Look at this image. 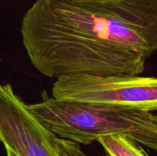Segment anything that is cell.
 Listing matches in <instances>:
<instances>
[{
    "mask_svg": "<svg viewBox=\"0 0 157 156\" xmlns=\"http://www.w3.org/2000/svg\"><path fill=\"white\" fill-rule=\"evenodd\" d=\"M21 34L48 77L140 76L157 49V0H37Z\"/></svg>",
    "mask_w": 157,
    "mask_h": 156,
    "instance_id": "cell-1",
    "label": "cell"
},
{
    "mask_svg": "<svg viewBox=\"0 0 157 156\" xmlns=\"http://www.w3.org/2000/svg\"><path fill=\"white\" fill-rule=\"evenodd\" d=\"M26 106L44 128L62 139L90 145L102 136L122 135L154 151L157 148V117L152 111L52 97Z\"/></svg>",
    "mask_w": 157,
    "mask_h": 156,
    "instance_id": "cell-2",
    "label": "cell"
},
{
    "mask_svg": "<svg viewBox=\"0 0 157 156\" xmlns=\"http://www.w3.org/2000/svg\"><path fill=\"white\" fill-rule=\"evenodd\" d=\"M52 98L68 102L127 106L155 112L157 79L133 75H64L54 83Z\"/></svg>",
    "mask_w": 157,
    "mask_h": 156,
    "instance_id": "cell-3",
    "label": "cell"
},
{
    "mask_svg": "<svg viewBox=\"0 0 157 156\" xmlns=\"http://www.w3.org/2000/svg\"><path fill=\"white\" fill-rule=\"evenodd\" d=\"M62 138L44 128L10 84H0V142L17 156H58Z\"/></svg>",
    "mask_w": 157,
    "mask_h": 156,
    "instance_id": "cell-4",
    "label": "cell"
},
{
    "mask_svg": "<svg viewBox=\"0 0 157 156\" xmlns=\"http://www.w3.org/2000/svg\"><path fill=\"white\" fill-rule=\"evenodd\" d=\"M98 142L109 156H150L140 144L122 135L102 136Z\"/></svg>",
    "mask_w": 157,
    "mask_h": 156,
    "instance_id": "cell-5",
    "label": "cell"
},
{
    "mask_svg": "<svg viewBox=\"0 0 157 156\" xmlns=\"http://www.w3.org/2000/svg\"><path fill=\"white\" fill-rule=\"evenodd\" d=\"M58 156H87L81 149L79 144L64 139L58 151Z\"/></svg>",
    "mask_w": 157,
    "mask_h": 156,
    "instance_id": "cell-6",
    "label": "cell"
},
{
    "mask_svg": "<svg viewBox=\"0 0 157 156\" xmlns=\"http://www.w3.org/2000/svg\"><path fill=\"white\" fill-rule=\"evenodd\" d=\"M6 154H7V156H17L13 151H12L11 150L8 149V148H6Z\"/></svg>",
    "mask_w": 157,
    "mask_h": 156,
    "instance_id": "cell-7",
    "label": "cell"
},
{
    "mask_svg": "<svg viewBox=\"0 0 157 156\" xmlns=\"http://www.w3.org/2000/svg\"><path fill=\"white\" fill-rule=\"evenodd\" d=\"M104 156H109V155H108V154H105V155H104Z\"/></svg>",
    "mask_w": 157,
    "mask_h": 156,
    "instance_id": "cell-8",
    "label": "cell"
}]
</instances>
